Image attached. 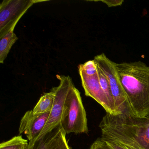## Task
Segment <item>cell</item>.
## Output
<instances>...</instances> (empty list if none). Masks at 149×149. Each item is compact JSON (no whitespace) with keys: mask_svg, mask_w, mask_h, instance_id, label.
Listing matches in <instances>:
<instances>
[{"mask_svg":"<svg viewBox=\"0 0 149 149\" xmlns=\"http://www.w3.org/2000/svg\"><path fill=\"white\" fill-rule=\"evenodd\" d=\"M103 140L128 149H149V118L138 117L126 109L120 114L106 113L99 124Z\"/></svg>","mask_w":149,"mask_h":149,"instance_id":"cell-1","label":"cell"},{"mask_svg":"<svg viewBox=\"0 0 149 149\" xmlns=\"http://www.w3.org/2000/svg\"><path fill=\"white\" fill-rule=\"evenodd\" d=\"M115 66L127 96V109L135 116H147L149 114V67L140 61L115 63Z\"/></svg>","mask_w":149,"mask_h":149,"instance_id":"cell-2","label":"cell"},{"mask_svg":"<svg viewBox=\"0 0 149 149\" xmlns=\"http://www.w3.org/2000/svg\"><path fill=\"white\" fill-rule=\"evenodd\" d=\"M61 125L67 134L88 132L86 111L81 94L74 85L66 97Z\"/></svg>","mask_w":149,"mask_h":149,"instance_id":"cell-3","label":"cell"},{"mask_svg":"<svg viewBox=\"0 0 149 149\" xmlns=\"http://www.w3.org/2000/svg\"><path fill=\"white\" fill-rule=\"evenodd\" d=\"M47 1L4 0L0 5V38L15 26L26 12L34 4Z\"/></svg>","mask_w":149,"mask_h":149,"instance_id":"cell-4","label":"cell"},{"mask_svg":"<svg viewBox=\"0 0 149 149\" xmlns=\"http://www.w3.org/2000/svg\"><path fill=\"white\" fill-rule=\"evenodd\" d=\"M94 60L109 80L115 106L117 110L122 113L128 108V100L119 80L115 63L111 61L103 53L95 56Z\"/></svg>","mask_w":149,"mask_h":149,"instance_id":"cell-5","label":"cell"},{"mask_svg":"<svg viewBox=\"0 0 149 149\" xmlns=\"http://www.w3.org/2000/svg\"><path fill=\"white\" fill-rule=\"evenodd\" d=\"M59 80V85L52 88L55 93L54 101L48 119L45 127L38 137L34 140L41 138L61 125L65 100L70 89L74 84L72 79L69 76H60Z\"/></svg>","mask_w":149,"mask_h":149,"instance_id":"cell-6","label":"cell"},{"mask_svg":"<svg viewBox=\"0 0 149 149\" xmlns=\"http://www.w3.org/2000/svg\"><path fill=\"white\" fill-rule=\"evenodd\" d=\"M78 69L85 95L95 100L102 105L106 113L113 115L120 114L115 104L108 99L106 94L101 88L98 78V72L95 75L89 76L86 74L81 69L79 68Z\"/></svg>","mask_w":149,"mask_h":149,"instance_id":"cell-7","label":"cell"},{"mask_svg":"<svg viewBox=\"0 0 149 149\" xmlns=\"http://www.w3.org/2000/svg\"><path fill=\"white\" fill-rule=\"evenodd\" d=\"M50 112L35 114L33 110L27 111L21 120L19 130V134L24 133L29 142L35 140L45 127Z\"/></svg>","mask_w":149,"mask_h":149,"instance_id":"cell-8","label":"cell"},{"mask_svg":"<svg viewBox=\"0 0 149 149\" xmlns=\"http://www.w3.org/2000/svg\"><path fill=\"white\" fill-rule=\"evenodd\" d=\"M12 29L4 36L0 38V63H3L12 47L18 40V37Z\"/></svg>","mask_w":149,"mask_h":149,"instance_id":"cell-9","label":"cell"},{"mask_svg":"<svg viewBox=\"0 0 149 149\" xmlns=\"http://www.w3.org/2000/svg\"><path fill=\"white\" fill-rule=\"evenodd\" d=\"M55 93L53 89L45 93L41 97L33 110L35 114H42L50 112L53 108L54 101Z\"/></svg>","mask_w":149,"mask_h":149,"instance_id":"cell-10","label":"cell"},{"mask_svg":"<svg viewBox=\"0 0 149 149\" xmlns=\"http://www.w3.org/2000/svg\"><path fill=\"white\" fill-rule=\"evenodd\" d=\"M29 142L22 135L15 136L0 144V149H27Z\"/></svg>","mask_w":149,"mask_h":149,"instance_id":"cell-11","label":"cell"},{"mask_svg":"<svg viewBox=\"0 0 149 149\" xmlns=\"http://www.w3.org/2000/svg\"><path fill=\"white\" fill-rule=\"evenodd\" d=\"M98 75L99 83H100L101 88L102 89L104 93L106 94L109 100L112 103L115 104L114 101H113V97H112V95H111V90L110 86L109 80L107 79L105 75L102 72L101 69L98 68Z\"/></svg>","mask_w":149,"mask_h":149,"instance_id":"cell-12","label":"cell"},{"mask_svg":"<svg viewBox=\"0 0 149 149\" xmlns=\"http://www.w3.org/2000/svg\"><path fill=\"white\" fill-rule=\"evenodd\" d=\"M67 133L62 129L58 137L48 149H71L66 138Z\"/></svg>","mask_w":149,"mask_h":149,"instance_id":"cell-13","label":"cell"},{"mask_svg":"<svg viewBox=\"0 0 149 149\" xmlns=\"http://www.w3.org/2000/svg\"><path fill=\"white\" fill-rule=\"evenodd\" d=\"M78 68L81 69L87 75H95L98 72V67L94 60L86 62L84 64H80Z\"/></svg>","mask_w":149,"mask_h":149,"instance_id":"cell-14","label":"cell"},{"mask_svg":"<svg viewBox=\"0 0 149 149\" xmlns=\"http://www.w3.org/2000/svg\"><path fill=\"white\" fill-rule=\"evenodd\" d=\"M89 149H111L102 138H97L91 146Z\"/></svg>","mask_w":149,"mask_h":149,"instance_id":"cell-15","label":"cell"},{"mask_svg":"<svg viewBox=\"0 0 149 149\" xmlns=\"http://www.w3.org/2000/svg\"><path fill=\"white\" fill-rule=\"evenodd\" d=\"M103 2L108 6L109 7L118 6L122 5L124 2L123 0H105V1H99Z\"/></svg>","mask_w":149,"mask_h":149,"instance_id":"cell-16","label":"cell"},{"mask_svg":"<svg viewBox=\"0 0 149 149\" xmlns=\"http://www.w3.org/2000/svg\"><path fill=\"white\" fill-rule=\"evenodd\" d=\"M111 149H128L118 143L108 140H103Z\"/></svg>","mask_w":149,"mask_h":149,"instance_id":"cell-17","label":"cell"},{"mask_svg":"<svg viewBox=\"0 0 149 149\" xmlns=\"http://www.w3.org/2000/svg\"><path fill=\"white\" fill-rule=\"evenodd\" d=\"M146 117H147L149 118V115H148V116H147Z\"/></svg>","mask_w":149,"mask_h":149,"instance_id":"cell-18","label":"cell"}]
</instances>
